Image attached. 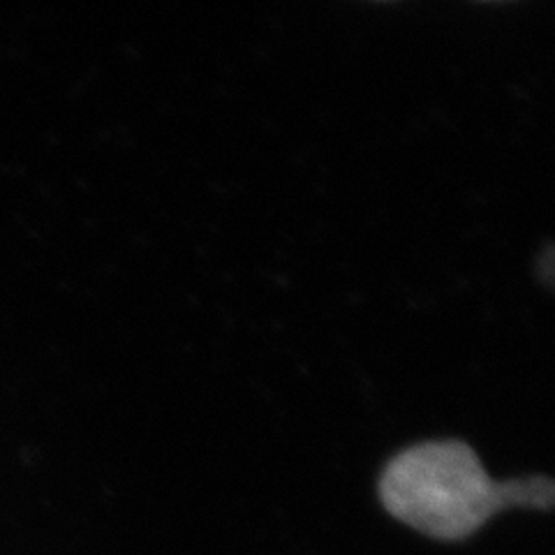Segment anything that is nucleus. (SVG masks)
Returning <instances> with one entry per match:
<instances>
[{"mask_svg":"<svg viewBox=\"0 0 555 555\" xmlns=\"http://www.w3.org/2000/svg\"><path fill=\"white\" fill-rule=\"evenodd\" d=\"M385 509L433 540L459 542L509 507L551 509L548 477L493 481L465 442H424L401 451L379 477Z\"/></svg>","mask_w":555,"mask_h":555,"instance_id":"obj_1","label":"nucleus"}]
</instances>
